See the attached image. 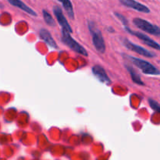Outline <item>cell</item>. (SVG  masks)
Wrapping results in <instances>:
<instances>
[{
  "label": "cell",
  "instance_id": "cell-1",
  "mask_svg": "<svg viewBox=\"0 0 160 160\" xmlns=\"http://www.w3.org/2000/svg\"><path fill=\"white\" fill-rule=\"evenodd\" d=\"M88 29L92 38V44L95 46V49L101 54H104L106 52V44L101 31L93 22L89 21Z\"/></svg>",
  "mask_w": 160,
  "mask_h": 160
},
{
  "label": "cell",
  "instance_id": "cell-2",
  "mask_svg": "<svg viewBox=\"0 0 160 160\" xmlns=\"http://www.w3.org/2000/svg\"><path fill=\"white\" fill-rule=\"evenodd\" d=\"M129 58L131 62H133V64L135 65L138 69H140L145 74L160 75L159 69L156 68L155 66H153L148 61L143 60V59L134 57V56H129Z\"/></svg>",
  "mask_w": 160,
  "mask_h": 160
},
{
  "label": "cell",
  "instance_id": "cell-3",
  "mask_svg": "<svg viewBox=\"0 0 160 160\" xmlns=\"http://www.w3.org/2000/svg\"><path fill=\"white\" fill-rule=\"evenodd\" d=\"M61 40L66 45L70 47L72 50L76 52L78 54L83 55V56H88V52L86 51L85 48L80 45L76 40L70 36V33L65 30L62 29V36H61Z\"/></svg>",
  "mask_w": 160,
  "mask_h": 160
},
{
  "label": "cell",
  "instance_id": "cell-4",
  "mask_svg": "<svg viewBox=\"0 0 160 160\" xmlns=\"http://www.w3.org/2000/svg\"><path fill=\"white\" fill-rule=\"evenodd\" d=\"M133 23L137 28L142 30L145 32L156 36H160V28L144 20V19L134 18L133 20Z\"/></svg>",
  "mask_w": 160,
  "mask_h": 160
},
{
  "label": "cell",
  "instance_id": "cell-5",
  "mask_svg": "<svg viewBox=\"0 0 160 160\" xmlns=\"http://www.w3.org/2000/svg\"><path fill=\"white\" fill-rule=\"evenodd\" d=\"M122 42H123V45H125V47H126L128 49L131 50V51L134 52L138 53V54L139 55H142V56H145V57L152 58L155 56L154 53L148 51V50L142 48L140 45H136V44L132 43V42H130L128 39L123 38L122 39Z\"/></svg>",
  "mask_w": 160,
  "mask_h": 160
},
{
  "label": "cell",
  "instance_id": "cell-6",
  "mask_svg": "<svg viewBox=\"0 0 160 160\" xmlns=\"http://www.w3.org/2000/svg\"><path fill=\"white\" fill-rule=\"evenodd\" d=\"M53 12H54V15L56 16V18L57 20L58 23L60 25L61 28H62V30H65V31H68L71 34L73 32L72 31V28L70 27V25L69 24L68 21H67V18L64 16L63 12H62V9H61L60 7L56 6L53 7Z\"/></svg>",
  "mask_w": 160,
  "mask_h": 160
},
{
  "label": "cell",
  "instance_id": "cell-7",
  "mask_svg": "<svg viewBox=\"0 0 160 160\" xmlns=\"http://www.w3.org/2000/svg\"><path fill=\"white\" fill-rule=\"evenodd\" d=\"M126 31H128V33L131 34L132 35H134L135 37L138 38L139 39H141L142 41H143L145 45H147L148 46L152 47L153 48H156V49L159 50L160 51V45L159 43H157L156 42H155L153 39H152L151 38H149L148 36L145 35V34H142L141 32H136V31H133L131 30H130L128 28H126Z\"/></svg>",
  "mask_w": 160,
  "mask_h": 160
},
{
  "label": "cell",
  "instance_id": "cell-8",
  "mask_svg": "<svg viewBox=\"0 0 160 160\" xmlns=\"http://www.w3.org/2000/svg\"><path fill=\"white\" fill-rule=\"evenodd\" d=\"M120 2L123 6L134 9V10L138 11V12H144V13L150 12V9L146 6L139 2L135 1V0H120Z\"/></svg>",
  "mask_w": 160,
  "mask_h": 160
},
{
  "label": "cell",
  "instance_id": "cell-9",
  "mask_svg": "<svg viewBox=\"0 0 160 160\" xmlns=\"http://www.w3.org/2000/svg\"><path fill=\"white\" fill-rule=\"evenodd\" d=\"M92 73L93 74L98 78V81H100L101 82L105 83V84H109L111 83L110 79H109V76L106 73V70L103 67H102L101 66H95V67H92Z\"/></svg>",
  "mask_w": 160,
  "mask_h": 160
},
{
  "label": "cell",
  "instance_id": "cell-10",
  "mask_svg": "<svg viewBox=\"0 0 160 160\" xmlns=\"http://www.w3.org/2000/svg\"><path fill=\"white\" fill-rule=\"evenodd\" d=\"M39 35H40L41 38L42 40L45 41V43L48 45H49L50 47L53 48H57L58 45L56 43L55 40L53 39L51 33L48 31V30L45 29V28H42V29L40 30L39 31Z\"/></svg>",
  "mask_w": 160,
  "mask_h": 160
},
{
  "label": "cell",
  "instance_id": "cell-11",
  "mask_svg": "<svg viewBox=\"0 0 160 160\" xmlns=\"http://www.w3.org/2000/svg\"><path fill=\"white\" fill-rule=\"evenodd\" d=\"M8 1H9V2L10 3L12 6L19 8V9L24 11L25 12L28 13L29 15L33 16V17H36V16L38 15L37 12H36L34 9H32L31 7L27 6V5L25 4L24 2H23L21 0H8Z\"/></svg>",
  "mask_w": 160,
  "mask_h": 160
},
{
  "label": "cell",
  "instance_id": "cell-12",
  "mask_svg": "<svg viewBox=\"0 0 160 160\" xmlns=\"http://www.w3.org/2000/svg\"><path fill=\"white\" fill-rule=\"evenodd\" d=\"M58 1L62 3L64 9L67 11V14H68V17L71 20H73L74 19V11H73V7L71 1L70 0H58Z\"/></svg>",
  "mask_w": 160,
  "mask_h": 160
},
{
  "label": "cell",
  "instance_id": "cell-13",
  "mask_svg": "<svg viewBox=\"0 0 160 160\" xmlns=\"http://www.w3.org/2000/svg\"><path fill=\"white\" fill-rule=\"evenodd\" d=\"M126 67L127 69H128V71L130 72V74H131V78H132V81H134L135 84H140V85H144V82L142 81L140 76H139V74L138 73V72H136L135 70H134L131 66H127Z\"/></svg>",
  "mask_w": 160,
  "mask_h": 160
},
{
  "label": "cell",
  "instance_id": "cell-14",
  "mask_svg": "<svg viewBox=\"0 0 160 160\" xmlns=\"http://www.w3.org/2000/svg\"><path fill=\"white\" fill-rule=\"evenodd\" d=\"M42 14H43V17H44V20H45V23H47L48 25H49V26H55V24H56V23H55V20L54 19L52 18V17L51 16V14L49 13V12H47L45 9H43L42 10Z\"/></svg>",
  "mask_w": 160,
  "mask_h": 160
},
{
  "label": "cell",
  "instance_id": "cell-15",
  "mask_svg": "<svg viewBox=\"0 0 160 160\" xmlns=\"http://www.w3.org/2000/svg\"><path fill=\"white\" fill-rule=\"evenodd\" d=\"M148 102H149L150 106H151V107L155 111H156V112H159L160 113V105L157 102H156L155 100L152 99V98H149V99H148Z\"/></svg>",
  "mask_w": 160,
  "mask_h": 160
},
{
  "label": "cell",
  "instance_id": "cell-16",
  "mask_svg": "<svg viewBox=\"0 0 160 160\" xmlns=\"http://www.w3.org/2000/svg\"><path fill=\"white\" fill-rule=\"evenodd\" d=\"M115 15L117 16V18H119L120 20H121V22L123 23V24H127V23H128V20H127V19L125 18L123 15H121V14H120V13H117V12H116Z\"/></svg>",
  "mask_w": 160,
  "mask_h": 160
}]
</instances>
